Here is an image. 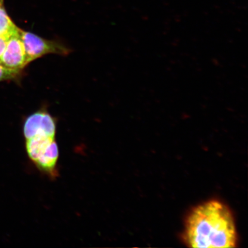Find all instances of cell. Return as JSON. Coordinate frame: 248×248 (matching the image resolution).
<instances>
[{
  "instance_id": "cell-1",
  "label": "cell",
  "mask_w": 248,
  "mask_h": 248,
  "mask_svg": "<svg viewBox=\"0 0 248 248\" xmlns=\"http://www.w3.org/2000/svg\"><path fill=\"white\" fill-rule=\"evenodd\" d=\"M185 243L190 248H234L237 234L229 207L210 200L194 207L186 218Z\"/></svg>"
},
{
  "instance_id": "cell-2",
  "label": "cell",
  "mask_w": 248,
  "mask_h": 248,
  "mask_svg": "<svg viewBox=\"0 0 248 248\" xmlns=\"http://www.w3.org/2000/svg\"><path fill=\"white\" fill-rule=\"evenodd\" d=\"M57 132L39 131L25 138V148L30 160L37 169L49 179H57L60 151Z\"/></svg>"
},
{
  "instance_id": "cell-3",
  "label": "cell",
  "mask_w": 248,
  "mask_h": 248,
  "mask_svg": "<svg viewBox=\"0 0 248 248\" xmlns=\"http://www.w3.org/2000/svg\"><path fill=\"white\" fill-rule=\"evenodd\" d=\"M20 36L29 63L46 55H67L70 53V49L60 42L45 39L22 30H20Z\"/></svg>"
},
{
  "instance_id": "cell-4",
  "label": "cell",
  "mask_w": 248,
  "mask_h": 248,
  "mask_svg": "<svg viewBox=\"0 0 248 248\" xmlns=\"http://www.w3.org/2000/svg\"><path fill=\"white\" fill-rule=\"evenodd\" d=\"M21 30V29H20ZM8 40L7 46L0 58V64L8 69L20 71L29 64L20 31Z\"/></svg>"
},
{
  "instance_id": "cell-5",
  "label": "cell",
  "mask_w": 248,
  "mask_h": 248,
  "mask_svg": "<svg viewBox=\"0 0 248 248\" xmlns=\"http://www.w3.org/2000/svg\"><path fill=\"white\" fill-rule=\"evenodd\" d=\"M42 131L57 132L55 119L44 110L36 111L27 118L23 125L24 137H29L33 133Z\"/></svg>"
},
{
  "instance_id": "cell-6",
  "label": "cell",
  "mask_w": 248,
  "mask_h": 248,
  "mask_svg": "<svg viewBox=\"0 0 248 248\" xmlns=\"http://www.w3.org/2000/svg\"><path fill=\"white\" fill-rule=\"evenodd\" d=\"M20 30L16 26L6 11L4 0H0V36L9 39L19 32Z\"/></svg>"
},
{
  "instance_id": "cell-7",
  "label": "cell",
  "mask_w": 248,
  "mask_h": 248,
  "mask_svg": "<svg viewBox=\"0 0 248 248\" xmlns=\"http://www.w3.org/2000/svg\"><path fill=\"white\" fill-rule=\"evenodd\" d=\"M20 73V71L8 69L0 64V82L16 78Z\"/></svg>"
},
{
  "instance_id": "cell-8",
  "label": "cell",
  "mask_w": 248,
  "mask_h": 248,
  "mask_svg": "<svg viewBox=\"0 0 248 248\" xmlns=\"http://www.w3.org/2000/svg\"><path fill=\"white\" fill-rule=\"evenodd\" d=\"M4 37L0 36V58H1L3 53L5 51L6 46H7L8 40Z\"/></svg>"
}]
</instances>
